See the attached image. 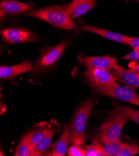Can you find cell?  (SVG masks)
Listing matches in <instances>:
<instances>
[{"mask_svg":"<svg viewBox=\"0 0 139 156\" xmlns=\"http://www.w3.org/2000/svg\"><path fill=\"white\" fill-rule=\"evenodd\" d=\"M110 116L101 126L97 134V141L102 144L120 139L122 130L130 120L127 115L116 105Z\"/></svg>","mask_w":139,"mask_h":156,"instance_id":"obj_1","label":"cell"},{"mask_svg":"<svg viewBox=\"0 0 139 156\" xmlns=\"http://www.w3.org/2000/svg\"><path fill=\"white\" fill-rule=\"evenodd\" d=\"M26 15L36 18L66 30L74 28L73 19L69 14L66 6H51L30 11Z\"/></svg>","mask_w":139,"mask_h":156,"instance_id":"obj_2","label":"cell"},{"mask_svg":"<svg viewBox=\"0 0 139 156\" xmlns=\"http://www.w3.org/2000/svg\"><path fill=\"white\" fill-rule=\"evenodd\" d=\"M93 106V101L87 100L82 103L75 112L71 119L70 143L72 144L85 145L86 123Z\"/></svg>","mask_w":139,"mask_h":156,"instance_id":"obj_3","label":"cell"},{"mask_svg":"<svg viewBox=\"0 0 139 156\" xmlns=\"http://www.w3.org/2000/svg\"><path fill=\"white\" fill-rule=\"evenodd\" d=\"M94 90L102 95L112 97L119 100L139 106V95L134 88L126 85H120L117 82L97 88Z\"/></svg>","mask_w":139,"mask_h":156,"instance_id":"obj_4","label":"cell"},{"mask_svg":"<svg viewBox=\"0 0 139 156\" xmlns=\"http://www.w3.org/2000/svg\"><path fill=\"white\" fill-rule=\"evenodd\" d=\"M67 45V42L63 41L59 44L49 49L42 54L35 64L33 68V75L47 70L52 66L63 54Z\"/></svg>","mask_w":139,"mask_h":156,"instance_id":"obj_5","label":"cell"},{"mask_svg":"<svg viewBox=\"0 0 139 156\" xmlns=\"http://www.w3.org/2000/svg\"><path fill=\"white\" fill-rule=\"evenodd\" d=\"M85 78L93 90L110 85L118 80L117 77L108 70L96 68H87Z\"/></svg>","mask_w":139,"mask_h":156,"instance_id":"obj_6","label":"cell"},{"mask_svg":"<svg viewBox=\"0 0 139 156\" xmlns=\"http://www.w3.org/2000/svg\"><path fill=\"white\" fill-rule=\"evenodd\" d=\"M2 37L8 43L14 44L24 42H34L36 37L31 31L20 28H8L1 32Z\"/></svg>","mask_w":139,"mask_h":156,"instance_id":"obj_7","label":"cell"},{"mask_svg":"<svg viewBox=\"0 0 139 156\" xmlns=\"http://www.w3.org/2000/svg\"><path fill=\"white\" fill-rule=\"evenodd\" d=\"M78 61L87 68H96L105 70L113 69L118 64L117 59L109 56L79 57Z\"/></svg>","mask_w":139,"mask_h":156,"instance_id":"obj_8","label":"cell"},{"mask_svg":"<svg viewBox=\"0 0 139 156\" xmlns=\"http://www.w3.org/2000/svg\"><path fill=\"white\" fill-rule=\"evenodd\" d=\"M113 74L126 86L131 88H139V78L137 73H133L122 67L119 64L113 69Z\"/></svg>","mask_w":139,"mask_h":156,"instance_id":"obj_9","label":"cell"},{"mask_svg":"<svg viewBox=\"0 0 139 156\" xmlns=\"http://www.w3.org/2000/svg\"><path fill=\"white\" fill-rule=\"evenodd\" d=\"M32 69V64L29 61L14 66L0 67V78L1 79H11L19 75L30 72Z\"/></svg>","mask_w":139,"mask_h":156,"instance_id":"obj_10","label":"cell"},{"mask_svg":"<svg viewBox=\"0 0 139 156\" xmlns=\"http://www.w3.org/2000/svg\"><path fill=\"white\" fill-rule=\"evenodd\" d=\"M97 5L95 0H85L82 2H73L66 6L67 11L72 19L78 18L89 12Z\"/></svg>","mask_w":139,"mask_h":156,"instance_id":"obj_11","label":"cell"},{"mask_svg":"<svg viewBox=\"0 0 139 156\" xmlns=\"http://www.w3.org/2000/svg\"><path fill=\"white\" fill-rule=\"evenodd\" d=\"M82 28L85 30L88 31V32L94 33L100 36L104 37L107 39H109L111 41L122 43V44H127L129 36L123 35L119 33H117L113 32V31L108 30L102 28L95 27L91 25H83Z\"/></svg>","mask_w":139,"mask_h":156,"instance_id":"obj_12","label":"cell"},{"mask_svg":"<svg viewBox=\"0 0 139 156\" xmlns=\"http://www.w3.org/2000/svg\"><path fill=\"white\" fill-rule=\"evenodd\" d=\"M71 120L64 128L63 133L57 141L52 146V155L64 156L68 151V144L70 142Z\"/></svg>","mask_w":139,"mask_h":156,"instance_id":"obj_13","label":"cell"},{"mask_svg":"<svg viewBox=\"0 0 139 156\" xmlns=\"http://www.w3.org/2000/svg\"><path fill=\"white\" fill-rule=\"evenodd\" d=\"M32 6L29 4L13 0H3L1 2V11L6 14H16L31 11Z\"/></svg>","mask_w":139,"mask_h":156,"instance_id":"obj_14","label":"cell"},{"mask_svg":"<svg viewBox=\"0 0 139 156\" xmlns=\"http://www.w3.org/2000/svg\"><path fill=\"white\" fill-rule=\"evenodd\" d=\"M52 129H53L50 128L49 126H46L43 128L28 132L27 134H24L23 137L26 139V141L33 149V148L50 133Z\"/></svg>","mask_w":139,"mask_h":156,"instance_id":"obj_15","label":"cell"},{"mask_svg":"<svg viewBox=\"0 0 139 156\" xmlns=\"http://www.w3.org/2000/svg\"><path fill=\"white\" fill-rule=\"evenodd\" d=\"M56 133L54 129H53L50 133L41 141L31 151V156H38L42 154L45 151L47 150L51 144L52 139Z\"/></svg>","mask_w":139,"mask_h":156,"instance_id":"obj_16","label":"cell"},{"mask_svg":"<svg viewBox=\"0 0 139 156\" xmlns=\"http://www.w3.org/2000/svg\"><path fill=\"white\" fill-rule=\"evenodd\" d=\"M124 144L125 143L121 142L120 139L109 141L104 144L103 151L105 156H116Z\"/></svg>","mask_w":139,"mask_h":156,"instance_id":"obj_17","label":"cell"},{"mask_svg":"<svg viewBox=\"0 0 139 156\" xmlns=\"http://www.w3.org/2000/svg\"><path fill=\"white\" fill-rule=\"evenodd\" d=\"M86 156H105L103 147L97 140H94L92 143L86 147Z\"/></svg>","mask_w":139,"mask_h":156,"instance_id":"obj_18","label":"cell"},{"mask_svg":"<svg viewBox=\"0 0 139 156\" xmlns=\"http://www.w3.org/2000/svg\"><path fill=\"white\" fill-rule=\"evenodd\" d=\"M139 154V146L136 143L125 144L116 156H133Z\"/></svg>","mask_w":139,"mask_h":156,"instance_id":"obj_19","label":"cell"},{"mask_svg":"<svg viewBox=\"0 0 139 156\" xmlns=\"http://www.w3.org/2000/svg\"><path fill=\"white\" fill-rule=\"evenodd\" d=\"M32 148L31 147L29 144L26 141V139L23 137L19 145L18 146L15 156H30L31 155Z\"/></svg>","mask_w":139,"mask_h":156,"instance_id":"obj_20","label":"cell"},{"mask_svg":"<svg viewBox=\"0 0 139 156\" xmlns=\"http://www.w3.org/2000/svg\"><path fill=\"white\" fill-rule=\"evenodd\" d=\"M114 105H116L119 108H120L122 111L124 112L130 118V120H133L139 124V111L134 110V109L130 106H125L116 102H114Z\"/></svg>","mask_w":139,"mask_h":156,"instance_id":"obj_21","label":"cell"},{"mask_svg":"<svg viewBox=\"0 0 139 156\" xmlns=\"http://www.w3.org/2000/svg\"><path fill=\"white\" fill-rule=\"evenodd\" d=\"M78 144H72L68 150L69 156H86V149Z\"/></svg>","mask_w":139,"mask_h":156,"instance_id":"obj_22","label":"cell"},{"mask_svg":"<svg viewBox=\"0 0 139 156\" xmlns=\"http://www.w3.org/2000/svg\"><path fill=\"white\" fill-rule=\"evenodd\" d=\"M122 59L126 60H131L132 62L139 61V49H134L133 51L122 57Z\"/></svg>","mask_w":139,"mask_h":156,"instance_id":"obj_23","label":"cell"},{"mask_svg":"<svg viewBox=\"0 0 139 156\" xmlns=\"http://www.w3.org/2000/svg\"><path fill=\"white\" fill-rule=\"evenodd\" d=\"M127 45L134 49H139V37H129Z\"/></svg>","mask_w":139,"mask_h":156,"instance_id":"obj_24","label":"cell"},{"mask_svg":"<svg viewBox=\"0 0 139 156\" xmlns=\"http://www.w3.org/2000/svg\"><path fill=\"white\" fill-rule=\"evenodd\" d=\"M129 71L135 73H139V64L131 67L130 69H128Z\"/></svg>","mask_w":139,"mask_h":156,"instance_id":"obj_25","label":"cell"},{"mask_svg":"<svg viewBox=\"0 0 139 156\" xmlns=\"http://www.w3.org/2000/svg\"><path fill=\"white\" fill-rule=\"evenodd\" d=\"M73 2H82V1H85V0H72Z\"/></svg>","mask_w":139,"mask_h":156,"instance_id":"obj_26","label":"cell"},{"mask_svg":"<svg viewBox=\"0 0 139 156\" xmlns=\"http://www.w3.org/2000/svg\"><path fill=\"white\" fill-rule=\"evenodd\" d=\"M137 75H138V78H139V73H137Z\"/></svg>","mask_w":139,"mask_h":156,"instance_id":"obj_27","label":"cell"},{"mask_svg":"<svg viewBox=\"0 0 139 156\" xmlns=\"http://www.w3.org/2000/svg\"><path fill=\"white\" fill-rule=\"evenodd\" d=\"M137 1L138 3H139V0H137Z\"/></svg>","mask_w":139,"mask_h":156,"instance_id":"obj_28","label":"cell"}]
</instances>
